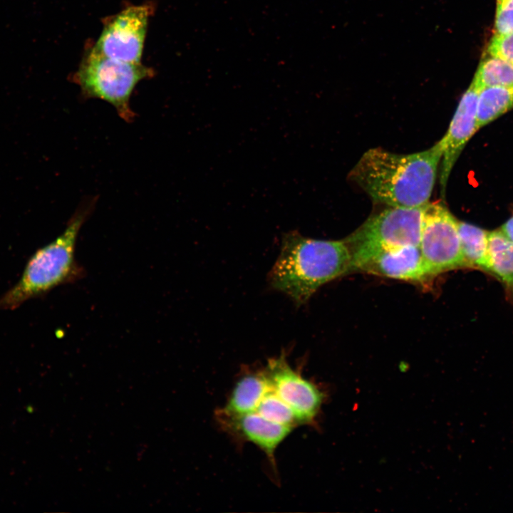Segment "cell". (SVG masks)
<instances>
[{
    "label": "cell",
    "instance_id": "cell-16",
    "mask_svg": "<svg viewBox=\"0 0 513 513\" xmlns=\"http://www.w3.org/2000/svg\"><path fill=\"white\" fill-rule=\"evenodd\" d=\"M472 83L479 90L493 86L513 88V64L487 55L480 61Z\"/></svg>",
    "mask_w": 513,
    "mask_h": 513
},
{
    "label": "cell",
    "instance_id": "cell-11",
    "mask_svg": "<svg viewBox=\"0 0 513 513\" xmlns=\"http://www.w3.org/2000/svg\"><path fill=\"white\" fill-rule=\"evenodd\" d=\"M221 421L229 431L257 445L271 462H274V452L279 445L291 432L293 428L271 422L256 412L240 415L220 413Z\"/></svg>",
    "mask_w": 513,
    "mask_h": 513
},
{
    "label": "cell",
    "instance_id": "cell-3",
    "mask_svg": "<svg viewBox=\"0 0 513 513\" xmlns=\"http://www.w3.org/2000/svg\"><path fill=\"white\" fill-rule=\"evenodd\" d=\"M92 204L79 208L56 239L37 249L28 259L18 281L0 297V310H14L53 289L74 283L86 274L76 258L80 229Z\"/></svg>",
    "mask_w": 513,
    "mask_h": 513
},
{
    "label": "cell",
    "instance_id": "cell-14",
    "mask_svg": "<svg viewBox=\"0 0 513 513\" xmlns=\"http://www.w3.org/2000/svg\"><path fill=\"white\" fill-rule=\"evenodd\" d=\"M458 232L462 254L467 268L489 274V232L475 225L458 221Z\"/></svg>",
    "mask_w": 513,
    "mask_h": 513
},
{
    "label": "cell",
    "instance_id": "cell-2",
    "mask_svg": "<svg viewBox=\"0 0 513 513\" xmlns=\"http://www.w3.org/2000/svg\"><path fill=\"white\" fill-rule=\"evenodd\" d=\"M351 254L345 240L314 239L294 231L282 238L269 281L300 305L323 284L351 271Z\"/></svg>",
    "mask_w": 513,
    "mask_h": 513
},
{
    "label": "cell",
    "instance_id": "cell-15",
    "mask_svg": "<svg viewBox=\"0 0 513 513\" xmlns=\"http://www.w3.org/2000/svg\"><path fill=\"white\" fill-rule=\"evenodd\" d=\"M513 108V88L493 86L480 90L476 109V128L494 120Z\"/></svg>",
    "mask_w": 513,
    "mask_h": 513
},
{
    "label": "cell",
    "instance_id": "cell-13",
    "mask_svg": "<svg viewBox=\"0 0 513 513\" xmlns=\"http://www.w3.org/2000/svg\"><path fill=\"white\" fill-rule=\"evenodd\" d=\"M489 274L498 279L513 299V240L501 229L489 232Z\"/></svg>",
    "mask_w": 513,
    "mask_h": 513
},
{
    "label": "cell",
    "instance_id": "cell-4",
    "mask_svg": "<svg viewBox=\"0 0 513 513\" xmlns=\"http://www.w3.org/2000/svg\"><path fill=\"white\" fill-rule=\"evenodd\" d=\"M153 75V70L141 63L115 60L93 47L83 58L73 80L83 97L110 103L122 119L131 122L135 115L130 107L132 93L140 81Z\"/></svg>",
    "mask_w": 513,
    "mask_h": 513
},
{
    "label": "cell",
    "instance_id": "cell-5",
    "mask_svg": "<svg viewBox=\"0 0 513 513\" xmlns=\"http://www.w3.org/2000/svg\"><path fill=\"white\" fill-rule=\"evenodd\" d=\"M458 220L443 205H425L419 248L424 262L435 276L459 268H467L457 227Z\"/></svg>",
    "mask_w": 513,
    "mask_h": 513
},
{
    "label": "cell",
    "instance_id": "cell-10",
    "mask_svg": "<svg viewBox=\"0 0 513 513\" xmlns=\"http://www.w3.org/2000/svg\"><path fill=\"white\" fill-rule=\"evenodd\" d=\"M479 92L471 83L460 99L446 134L439 141L442 150L440 185L442 197L452 167L468 140L477 131L476 109Z\"/></svg>",
    "mask_w": 513,
    "mask_h": 513
},
{
    "label": "cell",
    "instance_id": "cell-9",
    "mask_svg": "<svg viewBox=\"0 0 513 513\" xmlns=\"http://www.w3.org/2000/svg\"><path fill=\"white\" fill-rule=\"evenodd\" d=\"M264 370L271 389L293 410L299 423H314L324 401V393L294 370L284 354L269 360Z\"/></svg>",
    "mask_w": 513,
    "mask_h": 513
},
{
    "label": "cell",
    "instance_id": "cell-20",
    "mask_svg": "<svg viewBox=\"0 0 513 513\" xmlns=\"http://www.w3.org/2000/svg\"><path fill=\"white\" fill-rule=\"evenodd\" d=\"M501 231L513 240V215L502 226Z\"/></svg>",
    "mask_w": 513,
    "mask_h": 513
},
{
    "label": "cell",
    "instance_id": "cell-19",
    "mask_svg": "<svg viewBox=\"0 0 513 513\" xmlns=\"http://www.w3.org/2000/svg\"><path fill=\"white\" fill-rule=\"evenodd\" d=\"M513 32V0H496L494 33Z\"/></svg>",
    "mask_w": 513,
    "mask_h": 513
},
{
    "label": "cell",
    "instance_id": "cell-7",
    "mask_svg": "<svg viewBox=\"0 0 513 513\" xmlns=\"http://www.w3.org/2000/svg\"><path fill=\"white\" fill-rule=\"evenodd\" d=\"M425 205L415 207H389L369 217L360 228L344 240L348 247L361 244L419 246Z\"/></svg>",
    "mask_w": 513,
    "mask_h": 513
},
{
    "label": "cell",
    "instance_id": "cell-12",
    "mask_svg": "<svg viewBox=\"0 0 513 513\" xmlns=\"http://www.w3.org/2000/svg\"><path fill=\"white\" fill-rule=\"evenodd\" d=\"M269 385L265 370L244 375L234 385L220 413L240 415L254 411L267 391Z\"/></svg>",
    "mask_w": 513,
    "mask_h": 513
},
{
    "label": "cell",
    "instance_id": "cell-18",
    "mask_svg": "<svg viewBox=\"0 0 513 513\" xmlns=\"http://www.w3.org/2000/svg\"><path fill=\"white\" fill-rule=\"evenodd\" d=\"M487 55L513 64V32L494 33L487 46Z\"/></svg>",
    "mask_w": 513,
    "mask_h": 513
},
{
    "label": "cell",
    "instance_id": "cell-1",
    "mask_svg": "<svg viewBox=\"0 0 513 513\" xmlns=\"http://www.w3.org/2000/svg\"><path fill=\"white\" fill-rule=\"evenodd\" d=\"M442 157L439 142L424 151L397 154L370 148L348 175L378 204L415 207L429 202Z\"/></svg>",
    "mask_w": 513,
    "mask_h": 513
},
{
    "label": "cell",
    "instance_id": "cell-6",
    "mask_svg": "<svg viewBox=\"0 0 513 513\" xmlns=\"http://www.w3.org/2000/svg\"><path fill=\"white\" fill-rule=\"evenodd\" d=\"M351 254V271L424 283L430 274L419 246L382 247L361 244L348 247Z\"/></svg>",
    "mask_w": 513,
    "mask_h": 513
},
{
    "label": "cell",
    "instance_id": "cell-8",
    "mask_svg": "<svg viewBox=\"0 0 513 513\" xmlns=\"http://www.w3.org/2000/svg\"><path fill=\"white\" fill-rule=\"evenodd\" d=\"M152 12V6L148 4L125 9L105 25L93 48L107 57L140 63Z\"/></svg>",
    "mask_w": 513,
    "mask_h": 513
},
{
    "label": "cell",
    "instance_id": "cell-17",
    "mask_svg": "<svg viewBox=\"0 0 513 513\" xmlns=\"http://www.w3.org/2000/svg\"><path fill=\"white\" fill-rule=\"evenodd\" d=\"M269 384L267 391L253 412L257 413L271 422L293 428L299 425L293 410L275 394L271 388L269 381Z\"/></svg>",
    "mask_w": 513,
    "mask_h": 513
}]
</instances>
